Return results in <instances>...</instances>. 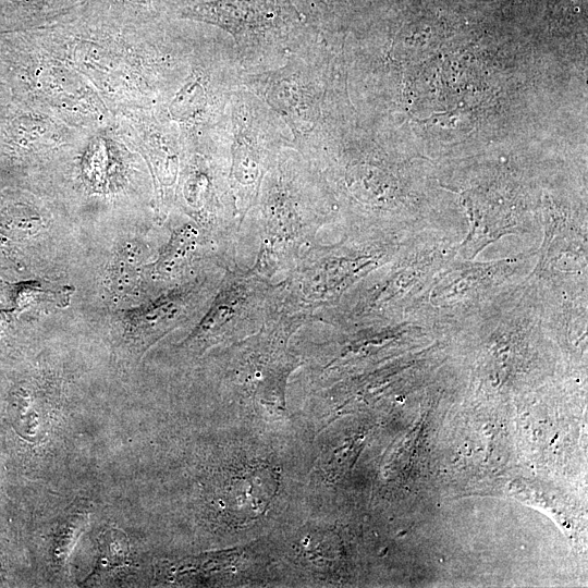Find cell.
I'll return each instance as SVG.
<instances>
[{
    "label": "cell",
    "instance_id": "1",
    "mask_svg": "<svg viewBox=\"0 0 588 588\" xmlns=\"http://www.w3.org/2000/svg\"><path fill=\"white\" fill-rule=\"evenodd\" d=\"M256 206L260 244L250 266L270 280L283 275L339 213L318 167L294 148L283 149L267 172Z\"/></svg>",
    "mask_w": 588,
    "mask_h": 588
},
{
    "label": "cell",
    "instance_id": "2",
    "mask_svg": "<svg viewBox=\"0 0 588 588\" xmlns=\"http://www.w3.org/2000/svg\"><path fill=\"white\" fill-rule=\"evenodd\" d=\"M408 236L407 232L350 225L339 242L314 243L280 280L282 313L316 322L365 277L390 261Z\"/></svg>",
    "mask_w": 588,
    "mask_h": 588
},
{
    "label": "cell",
    "instance_id": "3",
    "mask_svg": "<svg viewBox=\"0 0 588 588\" xmlns=\"http://www.w3.org/2000/svg\"><path fill=\"white\" fill-rule=\"evenodd\" d=\"M456 248L443 240L408 236L390 261L365 277L316 322L345 330L409 318L433 277L456 257Z\"/></svg>",
    "mask_w": 588,
    "mask_h": 588
},
{
    "label": "cell",
    "instance_id": "4",
    "mask_svg": "<svg viewBox=\"0 0 588 588\" xmlns=\"http://www.w3.org/2000/svg\"><path fill=\"white\" fill-rule=\"evenodd\" d=\"M322 47L306 46L283 64L242 72V86L257 96L283 122L293 148L309 160L324 147L327 64Z\"/></svg>",
    "mask_w": 588,
    "mask_h": 588
},
{
    "label": "cell",
    "instance_id": "5",
    "mask_svg": "<svg viewBox=\"0 0 588 588\" xmlns=\"http://www.w3.org/2000/svg\"><path fill=\"white\" fill-rule=\"evenodd\" d=\"M281 281L259 274L252 266L224 270L216 294L189 333L175 345L186 357H200L260 331L282 314Z\"/></svg>",
    "mask_w": 588,
    "mask_h": 588
},
{
    "label": "cell",
    "instance_id": "6",
    "mask_svg": "<svg viewBox=\"0 0 588 588\" xmlns=\"http://www.w3.org/2000/svg\"><path fill=\"white\" fill-rule=\"evenodd\" d=\"M305 317L282 313L260 331L224 346L222 376L231 393L277 411L285 409V388L290 375L303 363L293 336Z\"/></svg>",
    "mask_w": 588,
    "mask_h": 588
},
{
    "label": "cell",
    "instance_id": "7",
    "mask_svg": "<svg viewBox=\"0 0 588 588\" xmlns=\"http://www.w3.org/2000/svg\"><path fill=\"white\" fill-rule=\"evenodd\" d=\"M230 107L229 180L243 225L267 172L293 142L283 122L245 87L235 90Z\"/></svg>",
    "mask_w": 588,
    "mask_h": 588
},
{
    "label": "cell",
    "instance_id": "8",
    "mask_svg": "<svg viewBox=\"0 0 588 588\" xmlns=\"http://www.w3.org/2000/svg\"><path fill=\"white\" fill-rule=\"evenodd\" d=\"M180 16L228 32L246 72L265 70L274 59L284 61L302 47L290 40L289 22L278 0H212L182 9Z\"/></svg>",
    "mask_w": 588,
    "mask_h": 588
},
{
    "label": "cell",
    "instance_id": "9",
    "mask_svg": "<svg viewBox=\"0 0 588 588\" xmlns=\"http://www.w3.org/2000/svg\"><path fill=\"white\" fill-rule=\"evenodd\" d=\"M224 270H205L176 283L120 318L119 351L139 360L163 336L198 319L217 292Z\"/></svg>",
    "mask_w": 588,
    "mask_h": 588
},
{
    "label": "cell",
    "instance_id": "10",
    "mask_svg": "<svg viewBox=\"0 0 588 588\" xmlns=\"http://www.w3.org/2000/svg\"><path fill=\"white\" fill-rule=\"evenodd\" d=\"M525 258L476 262L454 257L433 277L418 303L428 301V306L434 310H451L458 317L466 316L498 294Z\"/></svg>",
    "mask_w": 588,
    "mask_h": 588
},
{
    "label": "cell",
    "instance_id": "11",
    "mask_svg": "<svg viewBox=\"0 0 588 588\" xmlns=\"http://www.w3.org/2000/svg\"><path fill=\"white\" fill-rule=\"evenodd\" d=\"M587 243L583 225L554 215L548 217L539 261L531 273L537 280L586 275Z\"/></svg>",
    "mask_w": 588,
    "mask_h": 588
},
{
    "label": "cell",
    "instance_id": "12",
    "mask_svg": "<svg viewBox=\"0 0 588 588\" xmlns=\"http://www.w3.org/2000/svg\"><path fill=\"white\" fill-rule=\"evenodd\" d=\"M231 474L226 483L228 511L231 518L249 520L259 517L274 495L278 486L275 471L268 466H246Z\"/></svg>",
    "mask_w": 588,
    "mask_h": 588
},
{
    "label": "cell",
    "instance_id": "13",
    "mask_svg": "<svg viewBox=\"0 0 588 588\" xmlns=\"http://www.w3.org/2000/svg\"><path fill=\"white\" fill-rule=\"evenodd\" d=\"M148 257V249L135 243L124 245L117 254L110 270V284L113 291L124 293L130 291L140 271L145 269L144 260Z\"/></svg>",
    "mask_w": 588,
    "mask_h": 588
},
{
    "label": "cell",
    "instance_id": "14",
    "mask_svg": "<svg viewBox=\"0 0 588 588\" xmlns=\"http://www.w3.org/2000/svg\"><path fill=\"white\" fill-rule=\"evenodd\" d=\"M130 556L131 547L126 534L118 528H108L99 536L96 563L84 581L102 573L126 566Z\"/></svg>",
    "mask_w": 588,
    "mask_h": 588
},
{
    "label": "cell",
    "instance_id": "15",
    "mask_svg": "<svg viewBox=\"0 0 588 588\" xmlns=\"http://www.w3.org/2000/svg\"><path fill=\"white\" fill-rule=\"evenodd\" d=\"M87 524V514L71 513L62 517L53 528L49 544L52 563L63 567Z\"/></svg>",
    "mask_w": 588,
    "mask_h": 588
},
{
    "label": "cell",
    "instance_id": "16",
    "mask_svg": "<svg viewBox=\"0 0 588 588\" xmlns=\"http://www.w3.org/2000/svg\"><path fill=\"white\" fill-rule=\"evenodd\" d=\"M203 83V78L194 77L180 89L170 106L171 114L175 119L184 121L205 113L210 95Z\"/></svg>",
    "mask_w": 588,
    "mask_h": 588
},
{
    "label": "cell",
    "instance_id": "17",
    "mask_svg": "<svg viewBox=\"0 0 588 588\" xmlns=\"http://www.w3.org/2000/svg\"><path fill=\"white\" fill-rule=\"evenodd\" d=\"M71 291L68 287L60 290L45 289L40 284L29 283L20 287L17 291V304L21 308L27 307L40 302L47 305L64 306L69 303Z\"/></svg>",
    "mask_w": 588,
    "mask_h": 588
},
{
    "label": "cell",
    "instance_id": "18",
    "mask_svg": "<svg viewBox=\"0 0 588 588\" xmlns=\"http://www.w3.org/2000/svg\"><path fill=\"white\" fill-rule=\"evenodd\" d=\"M0 97H1V94H0Z\"/></svg>",
    "mask_w": 588,
    "mask_h": 588
}]
</instances>
